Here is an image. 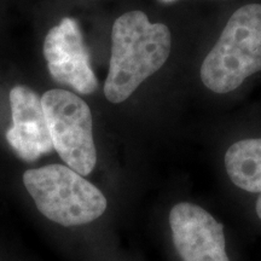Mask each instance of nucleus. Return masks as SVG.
Wrapping results in <instances>:
<instances>
[{
    "label": "nucleus",
    "instance_id": "obj_2",
    "mask_svg": "<svg viewBox=\"0 0 261 261\" xmlns=\"http://www.w3.org/2000/svg\"><path fill=\"white\" fill-rule=\"evenodd\" d=\"M261 70V4L233 12L201 65V80L214 93L232 92Z\"/></svg>",
    "mask_w": 261,
    "mask_h": 261
},
{
    "label": "nucleus",
    "instance_id": "obj_4",
    "mask_svg": "<svg viewBox=\"0 0 261 261\" xmlns=\"http://www.w3.org/2000/svg\"><path fill=\"white\" fill-rule=\"evenodd\" d=\"M54 149L69 168L89 175L97 163L93 121L85 100L65 90H50L41 97Z\"/></svg>",
    "mask_w": 261,
    "mask_h": 261
},
{
    "label": "nucleus",
    "instance_id": "obj_3",
    "mask_svg": "<svg viewBox=\"0 0 261 261\" xmlns=\"http://www.w3.org/2000/svg\"><path fill=\"white\" fill-rule=\"evenodd\" d=\"M23 184L39 212L63 226L92 223L107 210L102 191L68 166L28 169Z\"/></svg>",
    "mask_w": 261,
    "mask_h": 261
},
{
    "label": "nucleus",
    "instance_id": "obj_5",
    "mask_svg": "<svg viewBox=\"0 0 261 261\" xmlns=\"http://www.w3.org/2000/svg\"><path fill=\"white\" fill-rule=\"evenodd\" d=\"M44 56L52 79L80 94H91L98 81L76 19L64 17L45 37Z\"/></svg>",
    "mask_w": 261,
    "mask_h": 261
},
{
    "label": "nucleus",
    "instance_id": "obj_7",
    "mask_svg": "<svg viewBox=\"0 0 261 261\" xmlns=\"http://www.w3.org/2000/svg\"><path fill=\"white\" fill-rule=\"evenodd\" d=\"M12 126L6 139L15 154L25 162L51 154L54 144L48 130L41 98L23 85L12 87L9 94Z\"/></svg>",
    "mask_w": 261,
    "mask_h": 261
},
{
    "label": "nucleus",
    "instance_id": "obj_9",
    "mask_svg": "<svg viewBox=\"0 0 261 261\" xmlns=\"http://www.w3.org/2000/svg\"><path fill=\"white\" fill-rule=\"evenodd\" d=\"M256 213H257V217H259L261 220V195L260 197L257 198V202H256Z\"/></svg>",
    "mask_w": 261,
    "mask_h": 261
},
{
    "label": "nucleus",
    "instance_id": "obj_8",
    "mask_svg": "<svg viewBox=\"0 0 261 261\" xmlns=\"http://www.w3.org/2000/svg\"><path fill=\"white\" fill-rule=\"evenodd\" d=\"M231 181L248 192H261V138L234 143L225 154Z\"/></svg>",
    "mask_w": 261,
    "mask_h": 261
},
{
    "label": "nucleus",
    "instance_id": "obj_1",
    "mask_svg": "<svg viewBox=\"0 0 261 261\" xmlns=\"http://www.w3.org/2000/svg\"><path fill=\"white\" fill-rule=\"evenodd\" d=\"M172 35L163 23H151L142 11H129L114 22L112 57L104 94L114 104L130 94L168 60Z\"/></svg>",
    "mask_w": 261,
    "mask_h": 261
},
{
    "label": "nucleus",
    "instance_id": "obj_6",
    "mask_svg": "<svg viewBox=\"0 0 261 261\" xmlns=\"http://www.w3.org/2000/svg\"><path fill=\"white\" fill-rule=\"evenodd\" d=\"M169 225L182 261H230L223 225L200 205L175 204L169 213Z\"/></svg>",
    "mask_w": 261,
    "mask_h": 261
}]
</instances>
